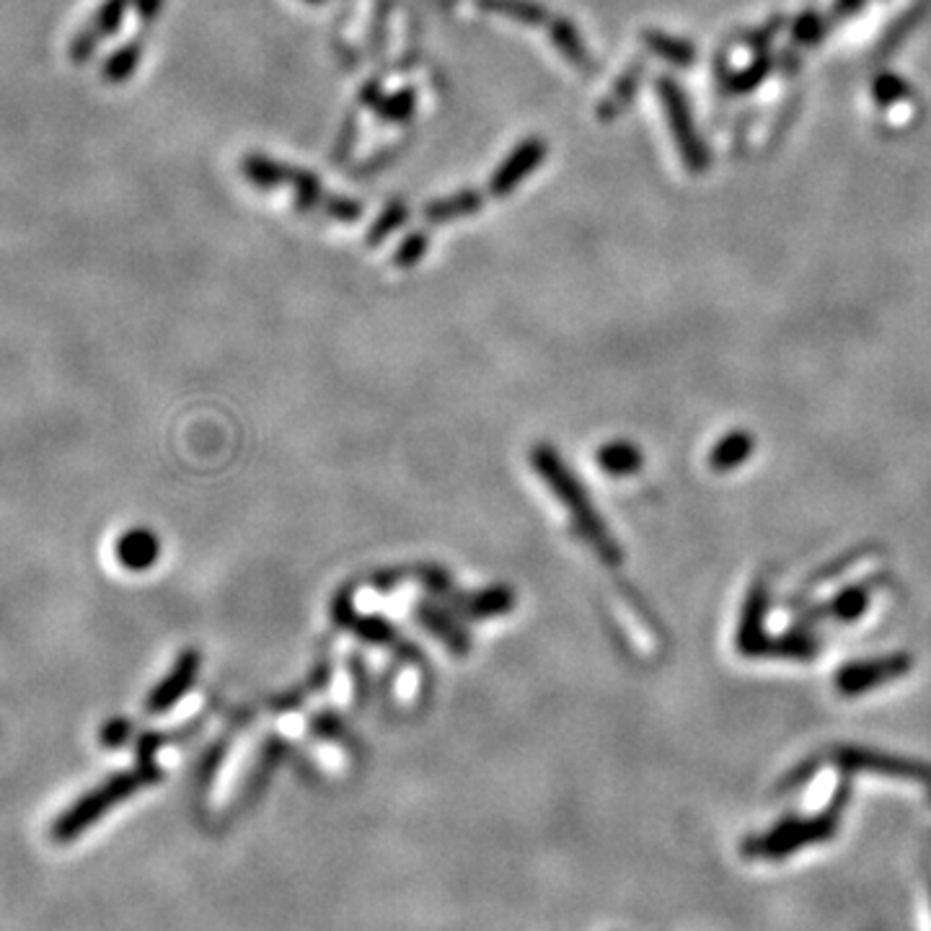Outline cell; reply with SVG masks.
<instances>
[{"mask_svg":"<svg viewBox=\"0 0 931 931\" xmlns=\"http://www.w3.org/2000/svg\"><path fill=\"white\" fill-rule=\"evenodd\" d=\"M874 588H878V579L854 585V588L838 592V596L831 600V605H825L823 613L838 621H857L861 613L869 609V600H872Z\"/></svg>","mask_w":931,"mask_h":931,"instance_id":"16","label":"cell"},{"mask_svg":"<svg viewBox=\"0 0 931 931\" xmlns=\"http://www.w3.org/2000/svg\"><path fill=\"white\" fill-rule=\"evenodd\" d=\"M161 3L163 0H137L135 5H137V13H140V19L150 21L158 11H161Z\"/></svg>","mask_w":931,"mask_h":931,"instance_id":"38","label":"cell"},{"mask_svg":"<svg viewBox=\"0 0 931 931\" xmlns=\"http://www.w3.org/2000/svg\"><path fill=\"white\" fill-rule=\"evenodd\" d=\"M241 171H244L246 179H252L254 184L259 186V189H269V186H278L287 179V169L285 166L267 161V158L261 156H248L244 158V163H241Z\"/></svg>","mask_w":931,"mask_h":931,"instance_id":"25","label":"cell"},{"mask_svg":"<svg viewBox=\"0 0 931 931\" xmlns=\"http://www.w3.org/2000/svg\"><path fill=\"white\" fill-rule=\"evenodd\" d=\"M479 205H481V197L476 195V192L466 189V192H458V195H451L445 199H438V203L427 205L425 218L432 220V223H443V220L461 218V216H468V212L479 210Z\"/></svg>","mask_w":931,"mask_h":931,"instance_id":"21","label":"cell"},{"mask_svg":"<svg viewBox=\"0 0 931 931\" xmlns=\"http://www.w3.org/2000/svg\"><path fill=\"white\" fill-rule=\"evenodd\" d=\"M199 662H203V658H199L197 650H186L179 654V660L174 662V667H171V673L158 683L154 691H150L145 709H148L150 714H163L169 712L171 707H176V703L189 694V688L195 686Z\"/></svg>","mask_w":931,"mask_h":931,"instance_id":"8","label":"cell"},{"mask_svg":"<svg viewBox=\"0 0 931 931\" xmlns=\"http://www.w3.org/2000/svg\"><path fill=\"white\" fill-rule=\"evenodd\" d=\"M412 101H414L412 91H402L396 99H389L381 103V114L385 120H404V117L412 114V107H414Z\"/></svg>","mask_w":931,"mask_h":931,"instance_id":"35","label":"cell"},{"mask_svg":"<svg viewBox=\"0 0 931 931\" xmlns=\"http://www.w3.org/2000/svg\"><path fill=\"white\" fill-rule=\"evenodd\" d=\"M334 618L336 624L344 626V629L355 632L357 637L370 641V645L389 647V650L404 654V658L409 660L419 658V652L414 650L409 641L399 634L396 626H391L383 616H365V613H357L355 605H352V600L347 598V592H342V596L334 600Z\"/></svg>","mask_w":931,"mask_h":931,"instance_id":"6","label":"cell"},{"mask_svg":"<svg viewBox=\"0 0 931 931\" xmlns=\"http://www.w3.org/2000/svg\"><path fill=\"white\" fill-rule=\"evenodd\" d=\"M914 667V660L908 654H887L878 660H861L852 665L841 667L836 675V688L844 696H859L872 691V688L885 686V683L901 678Z\"/></svg>","mask_w":931,"mask_h":931,"instance_id":"7","label":"cell"},{"mask_svg":"<svg viewBox=\"0 0 931 931\" xmlns=\"http://www.w3.org/2000/svg\"><path fill=\"white\" fill-rule=\"evenodd\" d=\"M310 730H314L319 737H323V740H336V737H342V720L329 712L319 714L314 722H310Z\"/></svg>","mask_w":931,"mask_h":931,"instance_id":"36","label":"cell"},{"mask_svg":"<svg viewBox=\"0 0 931 931\" xmlns=\"http://www.w3.org/2000/svg\"><path fill=\"white\" fill-rule=\"evenodd\" d=\"M756 440L750 432H730L727 438H722L720 443L712 448V453H709V466L714 468V471H733L745 461L750 458V453H754Z\"/></svg>","mask_w":931,"mask_h":931,"instance_id":"15","label":"cell"},{"mask_svg":"<svg viewBox=\"0 0 931 931\" xmlns=\"http://www.w3.org/2000/svg\"><path fill=\"white\" fill-rule=\"evenodd\" d=\"M771 65H774V62H771L769 54H765V58L756 60L754 65L748 68V71H743V73L733 75V78H730V86H727V88H730V91H733V94H745V91H750V88H756L758 83H761L763 75L771 71Z\"/></svg>","mask_w":931,"mask_h":931,"instance_id":"29","label":"cell"},{"mask_svg":"<svg viewBox=\"0 0 931 931\" xmlns=\"http://www.w3.org/2000/svg\"><path fill=\"white\" fill-rule=\"evenodd\" d=\"M833 761H836L844 771H869V774L910 779V782H923V784L931 782L929 763L914 761V758L880 754V750L838 748L836 754H833Z\"/></svg>","mask_w":931,"mask_h":931,"instance_id":"5","label":"cell"},{"mask_svg":"<svg viewBox=\"0 0 931 931\" xmlns=\"http://www.w3.org/2000/svg\"><path fill=\"white\" fill-rule=\"evenodd\" d=\"M645 45L650 47L654 54H660V58H665L667 62H673V65H681V68H688L696 58L694 45H688L686 39L667 37V34H660V32H647Z\"/></svg>","mask_w":931,"mask_h":931,"instance_id":"23","label":"cell"},{"mask_svg":"<svg viewBox=\"0 0 931 931\" xmlns=\"http://www.w3.org/2000/svg\"><path fill=\"white\" fill-rule=\"evenodd\" d=\"M406 220V205L404 203H391L383 210V216L376 220V225H372V231L368 233V244H378V241H383L396 225H402Z\"/></svg>","mask_w":931,"mask_h":931,"instance_id":"28","label":"cell"},{"mask_svg":"<svg viewBox=\"0 0 931 931\" xmlns=\"http://www.w3.org/2000/svg\"><path fill=\"white\" fill-rule=\"evenodd\" d=\"M412 577L417 579V583L422 585L427 592H432V596H438V598H448L453 592L451 577H448L440 567H419V569L412 572Z\"/></svg>","mask_w":931,"mask_h":931,"instance_id":"30","label":"cell"},{"mask_svg":"<svg viewBox=\"0 0 931 931\" xmlns=\"http://www.w3.org/2000/svg\"><path fill=\"white\" fill-rule=\"evenodd\" d=\"M867 0H836V5H833V19H846L854 16V13L865 9Z\"/></svg>","mask_w":931,"mask_h":931,"instance_id":"37","label":"cell"},{"mask_svg":"<svg viewBox=\"0 0 931 931\" xmlns=\"http://www.w3.org/2000/svg\"><path fill=\"white\" fill-rule=\"evenodd\" d=\"M906 96H910V88L901 78H895V75H880V78L874 81V99H878L882 107H890V103L906 99Z\"/></svg>","mask_w":931,"mask_h":931,"instance_id":"31","label":"cell"},{"mask_svg":"<svg viewBox=\"0 0 931 931\" xmlns=\"http://www.w3.org/2000/svg\"><path fill=\"white\" fill-rule=\"evenodd\" d=\"M765 605H769V588L763 583H756L745 600L740 629H737V650L750 658H763L765 645H769V634L763 632Z\"/></svg>","mask_w":931,"mask_h":931,"instance_id":"10","label":"cell"},{"mask_svg":"<svg viewBox=\"0 0 931 931\" xmlns=\"http://www.w3.org/2000/svg\"><path fill=\"white\" fill-rule=\"evenodd\" d=\"M306 3H323V0H306Z\"/></svg>","mask_w":931,"mask_h":931,"instance_id":"39","label":"cell"},{"mask_svg":"<svg viewBox=\"0 0 931 931\" xmlns=\"http://www.w3.org/2000/svg\"><path fill=\"white\" fill-rule=\"evenodd\" d=\"M929 799H931V792H929Z\"/></svg>","mask_w":931,"mask_h":931,"instance_id":"40","label":"cell"},{"mask_svg":"<svg viewBox=\"0 0 931 931\" xmlns=\"http://www.w3.org/2000/svg\"><path fill=\"white\" fill-rule=\"evenodd\" d=\"M140 54H143L140 41H130V45L120 47V50H117V52L112 54V58L107 60V65H103L101 75H103V78H107L109 83H122V81H127L130 75L135 73L137 62H140Z\"/></svg>","mask_w":931,"mask_h":931,"instance_id":"26","label":"cell"},{"mask_svg":"<svg viewBox=\"0 0 931 931\" xmlns=\"http://www.w3.org/2000/svg\"><path fill=\"white\" fill-rule=\"evenodd\" d=\"M425 252H427V233H414V236L404 241L393 261H396L399 267H412L425 257Z\"/></svg>","mask_w":931,"mask_h":931,"instance_id":"32","label":"cell"},{"mask_svg":"<svg viewBox=\"0 0 931 931\" xmlns=\"http://www.w3.org/2000/svg\"><path fill=\"white\" fill-rule=\"evenodd\" d=\"M641 464V453L637 445L626 443V440H616V443L603 445L598 451V466L611 476H632L637 474Z\"/></svg>","mask_w":931,"mask_h":931,"instance_id":"17","label":"cell"},{"mask_svg":"<svg viewBox=\"0 0 931 931\" xmlns=\"http://www.w3.org/2000/svg\"><path fill=\"white\" fill-rule=\"evenodd\" d=\"M927 9H929V0H921V3L916 5V9H910V11L903 13V16L898 19V24L890 26V32L885 34V37H882L880 47H878V58H885V54H893L895 50H898L903 41H906L908 34L914 32L916 26H919V21L923 19V13H927Z\"/></svg>","mask_w":931,"mask_h":931,"instance_id":"24","label":"cell"},{"mask_svg":"<svg viewBox=\"0 0 931 931\" xmlns=\"http://www.w3.org/2000/svg\"><path fill=\"white\" fill-rule=\"evenodd\" d=\"M417 618L432 637H438L453 654H466L471 650V637L461 624V616H453L451 611L443 605L432 603V600H422L417 605Z\"/></svg>","mask_w":931,"mask_h":931,"instance_id":"12","label":"cell"},{"mask_svg":"<svg viewBox=\"0 0 931 931\" xmlns=\"http://www.w3.org/2000/svg\"><path fill=\"white\" fill-rule=\"evenodd\" d=\"M158 779H161V769L154 763V758H140V763H137L135 769L114 774L112 779H107V782H101L96 789L88 792V795L75 799V803L68 807L58 820H54L52 838L58 841V844L78 838L81 833H86L88 828L96 823V820L107 816L117 803L133 797L135 792L143 789V786L156 784Z\"/></svg>","mask_w":931,"mask_h":931,"instance_id":"2","label":"cell"},{"mask_svg":"<svg viewBox=\"0 0 931 931\" xmlns=\"http://www.w3.org/2000/svg\"><path fill=\"white\" fill-rule=\"evenodd\" d=\"M641 75H645V65H632L629 71L624 73V78L616 81V86H613V91L605 96V101L600 103L598 114L603 117V120H613V117H618L624 112L626 107H629V101L634 99V94H637Z\"/></svg>","mask_w":931,"mask_h":931,"instance_id":"18","label":"cell"},{"mask_svg":"<svg viewBox=\"0 0 931 931\" xmlns=\"http://www.w3.org/2000/svg\"><path fill=\"white\" fill-rule=\"evenodd\" d=\"M530 466L536 468V474L547 481L551 494H554L564 505V510H567L572 523H575L577 534L585 538V543H588V547L596 551L605 564H609V567H616V564L624 562V551H621L618 543L613 541L611 530L605 528L603 517H600L596 513V507H592L588 489H585L583 481H577V476L564 466V461L559 458L554 448L536 445L534 451H530Z\"/></svg>","mask_w":931,"mask_h":931,"instance_id":"1","label":"cell"},{"mask_svg":"<svg viewBox=\"0 0 931 931\" xmlns=\"http://www.w3.org/2000/svg\"><path fill=\"white\" fill-rule=\"evenodd\" d=\"M823 32L825 24L818 16H805L795 24V39L799 45H816V41L823 37Z\"/></svg>","mask_w":931,"mask_h":931,"instance_id":"34","label":"cell"},{"mask_svg":"<svg viewBox=\"0 0 931 931\" xmlns=\"http://www.w3.org/2000/svg\"><path fill=\"white\" fill-rule=\"evenodd\" d=\"M818 637L812 634L797 632L782 639H769L765 645L763 658H792V660H807L818 652Z\"/></svg>","mask_w":931,"mask_h":931,"instance_id":"22","label":"cell"},{"mask_svg":"<svg viewBox=\"0 0 931 931\" xmlns=\"http://www.w3.org/2000/svg\"><path fill=\"white\" fill-rule=\"evenodd\" d=\"M658 94L662 96V103H665L667 122H671V133L681 150L683 163H686V169L691 171V174H703V171L709 169V150L707 143L696 133L686 96H683L678 83L667 78V75L665 78H658Z\"/></svg>","mask_w":931,"mask_h":931,"instance_id":"4","label":"cell"},{"mask_svg":"<svg viewBox=\"0 0 931 931\" xmlns=\"http://www.w3.org/2000/svg\"><path fill=\"white\" fill-rule=\"evenodd\" d=\"M282 754H285V745H282L280 740L267 743L265 748H261L259 761H257V765H254L252 776H248V782L244 786V803H246V799H248V803H252L254 797L261 795V789H265V784L269 782V776H272L274 765L280 763Z\"/></svg>","mask_w":931,"mask_h":931,"instance_id":"20","label":"cell"},{"mask_svg":"<svg viewBox=\"0 0 931 931\" xmlns=\"http://www.w3.org/2000/svg\"><path fill=\"white\" fill-rule=\"evenodd\" d=\"M130 9V0H103L101 9L94 13L91 24L86 29L75 34L71 41V58L75 62H86L91 58L96 47L103 37H112V34L122 26L124 11Z\"/></svg>","mask_w":931,"mask_h":931,"instance_id":"9","label":"cell"},{"mask_svg":"<svg viewBox=\"0 0 931 931\" xmlns=\"http://www.w3.org/2000/svg\"><path fill=\"white\" fill-rule=\"evenodd\" d=\"M479 5L487 11L517 16V21H526V24H547V11L536 3H526V0H479Z\"/></svg>","mask_w":931,"mask_h":931,"instance_id":"27","label":"cell"},{"mask_svg":"<svg viewBox=\"0 0 931 931\" xmlns=\"http://www.w3.org/2000/svg\"><path fill=\"white\" fill-rule=\"evenodd\" d=\"M551 39H554V45L562 50L564 58H567L575 68H585V71H590L592 60L588 50H585L583 37H579L575 26L569 24V21L564 19H554L551 21Z\"/></svg>","mask_w":931,"mask_h":931,"instance_id":"19","label":"cell"},{"mask_svg":"<svg viewBox=\"0 0 931 931\" xmlns=\"http://www.w3.org/2000/svg\"><path fill=\"white\" fill-rule=\"evenodd\" d=\"M543 156H547V143L543 140L523 143L520 148H517L515 154L510 156L505 163H502V169L494 174V179H492L494 195L505 197L507 192H513L515 184L520 182V179H526L530 171H534L536 166L543 161Z\"/></svg>","mask_w":931,"mask_h":931,"instance_id":"13","label":"cell"},{"mask_svg":"<svg viewBox=\"0 0 931 931\" xmlns=\"http://www.w3.org/2000/svg\"><path fill=\"white\" fill-rule=\"evenodd\" d=\"M848 799V789H838L833 803L828 805L825 812L816 818H789L779 823L774 831L754 836L743 844V857L748 859H784L799 852V848L823 844V841L836 836L841 810H844Z\"/></svg>","mask_w":931,"mask_h":931,"instance_id":"3","label":"cell"},{"mask_svg":"<svg viewBox=\"0 0 931 931\" xmlns=\"http://www.w3.org/2000/svg\"><path fill=\"white\" fill-rule=\"evenodd\" d=\"M117 559H120L122 567L133 569V572H143L150 569L156 564L158 554H161V543H158L156 534H150V530L145 528H133L127 530V534L120 536V541H117Z\"/></svg>","mask_w":931,"mask_h":931,"instance_id":"14","label":"cell"},{"mask_svg":"<svg viewBox=\"0 0 931 931\" xmlns=\"http://www.w3.org/2000/svg\"><path fill=\"white\" fill-rule=\"evenodd\" d=\"M130 735H133V724L127 720H112L109 724H103L101 743L107 745V748H120V745L127 743Z\"/></svg>","mask_w":931,"mask_h":931,"instance_id":"33","label":"cell"},{"mask_svg":"<svg viewBox=\"0 0 931 931\" xmlns=\"http://www.w3.org/2000/svg\"><path fill=\"white\" fill-rule=\"evenodd\" d=\"M445 600L453 605L455 616L471 618V621L505 616V613L513 611V605H515V596H513V590L507 588V585H494V588L471 592V596H458V592H451V596H448Z\"/></svg>","mask_w":931,"mask_h":931,"instance_id":"11","label":"cell"}]
</instances>
